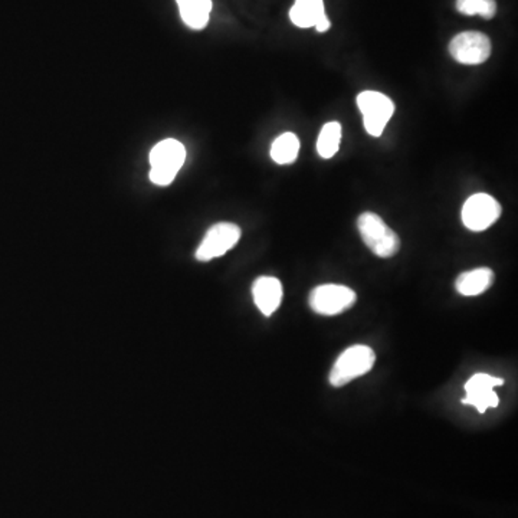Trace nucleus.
Returning <instances> with one entry per match:
<instances>
[{
    "mask_svg": "<svg viewBox=\"0 0 518 518\" xmlns=\"http://www.w3.org/2000/svg\"><path fill=\"white\" fill-rule=\"evenodd\" d=\"M186 160V149L175 139L159 142L150 153V180L158 186H168Z\"/></svg>",
    "mask_w": 518,
    "mask_h": 518,
    "instance_id": "1",
    "label": "nucleus"
},
{
    "mask_svg": "<svg viewBox=\"0 0 518 518\" xmlns=\"http://www.w3.org/2000/svg\"><path fill=\"white\" fill-rule=\"evenodd\" d=\"M376 363V353L369 346H351L340 354L330 372L329 382L332 387H343L358 377L365 376Z\"/></svg>",
    "mask_w": 518,
    "mask_h": 518,
    "instance_id": "2",
    "label": "nucleus"
},
{
    "mask_svg": "<svg viewBox=\"0 0 518 518\" xmlns=\"http://www.w3.org/2000/svg\"><path fill=\"white\" fill-rule=\"evenodd\" d=\"M358 229L366 246L379 258H392L401 249L398 234L387 227L376 213H361L358 220Z\"/></svg>",
    "mask_w": 518,
    "mask_h": 518,
    "instance_id": "3",
    "label": "nucleus"
},
{
    "mask_svg": "<svg viewBox=\"0 0 518 518\" xmlns=\"http://www.w3.org/2000/svg\"><path fill=\"white\" fill-rule=\"evenodd\" d=\"M356 301V292L346 285L339 284L318 285L308 297L311 310L315 311V315L325 317H332L350 310Z\"/></svg>",
    "mask_w": 518,
    "mask_h": 518,
    "instance_id": "4",
    "label": "nucleus"
},
{
    "mask_svg": "<svg viewBox=\"0 0 518 518\" xmlns=\"http://www.w3.org/2000/svg\"><path fill=\"white\" fill-rule=\"evenodd\" d=\"M356 101L363 116L366 132L372 137H380L394 114L393 101L379 91L360 92Z\"/></svg>",
    "mask_w": 518,
    "mask_h": 518,
    "instance_id": "5",
    "label": "nucleus"
},
{
    "mask_svg": "<svg viewBox=\"0 0 518 518\" xmlns=\"http://www.w3.org/2000/svg\"><path fill=\"white\" fill-rule=\"evenodd\" d=\"M493 51L491 39L477 30L461 32L449 42V54L462 65H481L488 61Z\"/></svg>",
    "mask_w": 518,
    "mask_h": 518,
    "instance_id": "6",
    "label": "nucleus"
},
{
    "mask_svg": "<svg viewBox=\"0 0 518 518\" xmlns=\"http://www.w3.org/2000/svg\"><path fill=\"white\" fill-rule=\"evenodd\" d=\"M503 208L491 194H475L462 206V223L472 232H482L500 220Z\"/></svg>",
    "mask_w": 518,
    "mask_h": 518,
    "instance_id": "7",
    "label": "nucleus"
},
{
    "mask_svg": "<svg viewBox=\"0 0 518 518\" xmlns=\"http://www.w3.org/2000/svg\"><path fill=\"white\" fill-rule=\"evenodd\" d=\"M241 239V229L235 223L220 222L213 225L204 235L203 241L196 251V259L208 263L225 255Z\"/></svg>",
    "mask_w": 518,
    "mask_h": 518,
    "instance_id": "8",
    "label": "nucleus"
},
{
    "mask_svg": "<svg viewBox=\"0 0 518 518\" xmlns=\"http://www.w3.org/2000/svg\"><path fill=\"white\" fill-rule=\"evenodd\" d=\"M504 380L500 377L489 376L486 373L474 375L465 384L467 398L462 399L463 405L474 406L479 413L486 412L488 408H496L500 399L494 392V387L503 386Z\"/></svg>",
    "mask_w": 518,
    "mask_h": 518,
    "instance_id": "9",
    "label": "nucleus"
},
{
    "mask_svg": "<svg viewBox=\"0 0 518 518\" xmlns=\"http://www.w3.org/2000/svg\"><path fill=\"white\" fill-rule=\"evenodd\" d=\"M252 297L259 311L271 317L282 303L284 289L281 281L275 277H259L252 285Z\"/></svg>",
    "mask_w": 518,
    "mask_h": 518,
    "instance_id": "10",
    "label": "nucleus"
},
{
    "mask_svg": "<svg viewBox=\"0 0 518 518\" xmlns=\"http://www.w3.org/2000/svg\"><path fill=\"white\" fill-rule=\"evenodd\" d=\"M494 280L496 275L491 268H477L462 272L456 280L455 289L463 297L481 296L493 287Z\"/></svg>",
    "mask_w": 518,
    "mask_h": 518,
    "instance_id": "11",
    "label": "nucleus"
},
{
    "mask_svg": "<svg viewBox=\"0 0 518 518\" xmlns=\"http://www.w3.org/2000/svg\"><path fill=\"white\" fill-rule=\"evenodd\" d=\"M325 16L323 0H296L289 11V18L298 28H315L318 21Z\"/></svg>",
    "mask_w": 518,
    "mask_h": 518,
    "instance_id": "12",
    "label": "nucleus"
},
{
    "mask_svg": "<svg viewBox=\"0 0 518 518\" xmlns=\"http://www.w3.org/2000/svg\"><path fill=\"white\" fill-rule=\"evenodd\" d=\"M179 11L183 22L186 23L190 30H202L206 28L211 18L212 0H189L186 4H180Z\"/></svg>",
    "mask_w": 518,
    "mask_h": 518,
    "instance_id": "13",
    "label": "nucleus"
},
{
    "mask_svg": "<svg viewBox=\"0 0 518 518\" xmlns=\"http://www.w3.org/2000/svg\"><path fill=\"white\" fill-rule=\"evenodd\" d=\"M299 140L294 133L278 135L271 146V159L277 165H291L298 158Z\"/></svg>",
    "mask_w": 518,
    "mask_h": 518,
    "instance_id": "14",
    "label": "nucleus"
},
{
    "mask_svg": "<svg viewBox=\"0 0 518 518\" xmlns=\"http://www.w3.org/2000/svg\"><path fill=\"white\" fill-rule=\"evenodd\" d=\"M340 142H341V125L337 121H332L323 125L317 140V153L320 154V158L325 160L334 158L339 151Z\"/></svg>",
    "mask_w": 518,
    "mask_h": 518,
    "instance_id": "15",
    "label": "nucleus"
},
{
    "mask_svg": "<svg viewBox=\"0 0 518 518\" xmlns=\"http://www.w3.org/2000/svg\"><path fill=\"white\" fill-rule=\"evenodd\" d=\"M456 9L462 15H479L484 19H493L496 13V0H456Z\"/></svg>",
    "mask_w": 518,
    "mask_h": 518,
    "instance_id": "16",
    "label": "nucleus"
},
{
    "mask_svg": "<svg viewBox=\"0 0 518 518\" xmlns=\"http://www.w3.org/2000/svg\"><path fill=\"white\" fill-rule=\"evenodd\" d=\"M315 28L317 30V32H325V30H329L330 28H332V22H330V19L325 15L318 21Z\"/></svg>",
    "mask_w": 518,
    "mask_h": 518,
    "instance_id": "17",
    "label": "nucleus"
},
{
    "mask_svg": "<svg viewBox=\"0 0 518 518\" xmlns=\"http://www.w3.org/2000/svg\"><path fill=\"white\" fill-rule=\"evenodd\" d=\"M186 2H189V0H176V4H186Z\"/></svg>",
    "mask_w": 518,
    "mask_h": 518,
    "instance_id": "18",
    "label": "nucleus"
}]
</instances>
